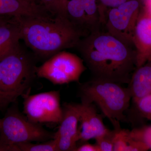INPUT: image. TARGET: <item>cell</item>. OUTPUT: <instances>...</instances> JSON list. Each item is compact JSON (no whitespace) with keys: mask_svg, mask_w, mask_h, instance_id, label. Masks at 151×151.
<instances>
[{"mask_svg":"<svg viewBox=\"0 0 151 151\" xmlns=\"http://www.w3.org/2000/svg\"><path fill=\"white\" fill-rule=\"evenodd\" d=\"M93 78L129 84L135 68L134 48L101 30L92 32L79 41L76 47Z\"/></svg>","mask_w":151,"mask_h":151,"instance_id":"cell-1","label":"cell"},{"mask_svg":"<svg viewBox=\"0 0 151 151\" xmlns=\"http://www.w3.org/2000/svg\"><path fill=\"white\" fill-rule=\"evenodd\" d=\"M50 14L19 18L22 40L37 56L42 58L76 48L88 34L68 17Z\"/></svg>","mask_w":151,"mask_h":151,"instance_id":"cell-2","label":"cell"},{"mask_svg":"<svg viewBox=\"0 0 151 151\" xmlns=\"http://www.w3.org/2000/svg\"><path fill=\"white\" fill-rule=\"evenodd\" d=\"M79 94L82 103L97 104L114 129L121 128L120 122H127L124 113L129 107L132 99L128 87L117 82L93 78L81 84Z\"/></svg>","mask_w":151,"mask_h":151,"instance_id":"cell-3","label":"cell"},{"mask_svg":"<svg viewBox=\"0 0 151 151\" xmlns=\"http://www.w3.org/2000/svg\"><path fill=\"white\" fill-rule=\"evenodd\" d=\"M55 134L39 124L30 121L14 105L1 119L0 151H17L15 145L17 144L47 142L54 139Z\"/></svg>","mask_w":151,"mask_h":151,"instance_id":"cell-4","label":"cell"},{"mask_svg":"<svg viewBox=\"0 0 151 151\" xmlns=\"http://www.w3.org/2000/svg\"><path fill=\"white\" fill-rule=\"evenodd\" d=\"M36 66L32 57L21 47L0 61V89L19 97L29 94Z\"/></svg>","mask_w":151,"mask_h":151,"instance_id":"cell-5","label":"cell"},{"mask_svg":"<svg viewBox=\"0 0 151 151\" xmlns=\"http://www.w3.org/2000/svg\"><path fill=\"white\" fill-rule=\"evenodd\" d=\"M82 58L71 52H58L42 65L36 66V75L54 84L79 82L81 74L86 69Z\"/></svg>","mask_w":151,"mask_h":151,"instance_id":"cell-6","label":"cell"},{"mask_svg":"<svg viewBox=\"0 0 151 151\" xmlns=\"http://www.w3.org/2000/svg\"><path fill=\"white\" fill-rule=\"evenodd\" d=\"M142 6L143 0H128L118 6L107 9L104 24L107 32L134 47L133 35Z\"/></svg>","mask_w":151,"mask_h":151,"instance_id":"cell-7","label":"cell"},{"mask_svg":"<svg viewBox=\"0 0 151 151\" xmlns=\"http://www.w3.org/2000/svg\"><path fill=\"white\" fill-rule=\"evenodd\" d=\"M24 113L31 122L35 124H59L63 116L59 91L42 92L23 96Z\"/></svg>","mask_w":151,"mask_h":151,"instance_id":"cell-8","label":"cell"},{"mask_svg":"<svg viewBox=\"0 0 151 151\" xmlns=\"http://www.w3.org/2000/svg\"><path fill=\"white\" fill-rule=\"evenodd\" d=\"M63 116L58 129L55 133L58 151H76L79 141V114L77 104L65 103L62 107Z\"/></svg>","mask_w":151,"mask_h":151,"instance_id":"cell-9","label":"cell"},{"mask_svg":"<svg viewBox=\"0 0 151 151\" xmlns=\"http://www.w3.org/2000/svg\"><path fill=\"white\" fill-rule=\"evenodd\" d=\"M133 43L137 68L151 60V13L143 6L135 27Z\"/></svg>","mask_w":151,"mask_h":151,"instance_id":"cell-10","label":"cell"},{"mask_svg":"<svg viewBox=\"0 0 151 151\" xmlns=\"http://www.w3.org/2000/svg\"><path fill=\"white\" fill-rule=\"evenodd\" d=\"M79 111V141L85 143L105 133L108 129L93 103L77 104Z\"/></svg>","mask_w":151,"mask_h":151,"instance_id":"cell-11","label":"cell"},{"mask_svg":"<svg viewBox=\"0 0 151 151\" xmlns=\"http://www.w3.org/2000/svg\"><path fill=\"white\" fill-rule=\"evenodd\" d=\"M21 26L19 18L10 17L0 26V61L21 47Z\"/></svg>","mask_w":151,"mask_h":151,"instance_id":"cell-12","label":"cell"},{"mask_svg":"<svg viewBox=\"0 0 151 151\" xmlns=\"http://www.w3.org/2000/svg\"><path fill=\"white\" fill-rule=\"evenodd\" d=\"M49 13L40 4L30 0H0V16H39Z\"/></svg>","mask_w":151,"mask_h":151,"instance_id":"cell-13","label":"cell"},{"mask_svg":"<svg viewBox=\"0 0 151 151\" xmlns=\"http://www.w3.org/2000/svg\"><path fill=\"white\" fill-rule=\"evenodd\" d=\"M132 99L134 103L151 93V60L136 68L129 83Z\"/></svg>","mask_w":151,"mask_h":151,"instance_id":"cell-14","label":"cell"},{"mask_svg":"<svg viewBox=\"0 0 151 151\" xmlns=\"http://www.w3.org/2000/svg\"><path fill=\"white\" fill-rule=\"evenodd\" d=\"M81 1L87 17L89 33L100 29L101 25L105 22V13L99 0Z\"/></svg>","mask_w":151,"mask_h":151,"instance_id":"cell-15","label":"cell"},{"mask_svg":"<svg viewBox=\"0 0 151 151\" xmlns=\"http://www.w3.org/2000/svg\"><path fill=\"white\" fill-rule=\"evenodd\" d=\"M43 6L52 15L68 17L67 6L68 0H39Z\"/></svg>","mask_w":151,"mask_h":151,"instance_id":"cell-16","label":"cell"},{"mask_svg":"<svg viewBox=\"0 0 151 151\" xmlns=\"http://www.w3.org/2000/svg\"><path fill=\"white\" fill-rule=\"evenodd\" d=\"M15 146L17 151H58L56 142L54 139L37 144L20 143Z\"/></svg>","mask_w":151,"mask_h":151,"instance_id":"cell-17","label":"cell"},{"mask_svg":"<svg viewBox=\"0 0 151 151\" xmlns=\"http://www.w3.org/2000/svg\"><path fill=\"white\" fill-rule=\"evenodd\" d=\"M115 134L113 137V150L126 151L129 141L131 139L130 131L126 129H114Z\"/></svg>","mask_w":151,"mask_h":151,"instance_id":"cell-18","label":"cell"},{"mask_svg":"<svg viewBox=\"0 0 151 151\" xmlns=\"http://www.w3.org/2000/svg\"><path fill=\"white\" fill-rule=\"evenodd\" d=\"M115 130H108L103 134L95 138V145L100 151L113 150V140Z\"/></svg>","mask_w":151,"mask_h":151,"instance_id":"cell-19","label":"cell"},{"mask_svg":"<svg viewBox=\"0 0 151 151\" xmlns=\"http://www.w3.org/2000/svg\"><path fill=\"white\" fill-rule=\"evenodd\" d=\"M130 134L132 139L145 143L151 150V125L135 128L130 131Z\"/></svg>","mask_w":151,"mask_h":151,"instance_id":"cell-20","label":"cell"},{"mask_svg":"<svg viewBox=\"0 0 151 151\" xmlns=\"http://www.w3.org/2000/svg\"><path fill=\"white\" fill-rule=\"evenodd\" d=\"M134 103L141 117L151 122V93Z\"/></svg>","mask_w":151,"mask_h":151,"instance_id":"cell-21","label":"cell"},{"mask_svg":"<svg viewBox=\"0 0 151 151\" xmlns=\"http://www.w3.org/2000/svg\"><path fill=\"white\" fill-rule=\"evenodd\" d=\"M19 97L17 94L4 92L0 89V110L6 109L11 103L16 102Z\"/></svg>","mask_w":151,"mask_h":151,"instance_id":"cell-22","label":"cell"},{"mask_svg":"<svg viewBox=\"0 0 151 151\" xmlns=\"http://www.w3.org/2000/svg\"><path fill=\"white\" fill-rule=\"evenodd\" d=\"M149 150H150L148 147L145 143L134 139L131 137L128 143L126 151H146Z\"/></svg>","mask_w":151,"mask_h":151,"instance_id":"cell-23","label":"cell"},{"mask_svg":"<svg viewBox=\"0 0 151 151\" xmlns=\"http://www.w3.org/2000/svg\"><path fill=\"white\" fill-rule=\"evenodd\" d=\"M128 0H99L100 5L105 10L111 8L118 6Z\"/></svg>","mask_w":151,"mask_h":151,"instance_id":"cell-24","label":"cell"},{"mask_svg":"<svg viewBox=\"0 0 151 151\" xmlns=\"http://www.w3.org/2000/svg\"><path fill=\"white\" fill-rule=\"evenodd\" d=\"M76 151H100L96 145L85 143L77 147Z\"/></svg>","mask_w":151,"mask_h":151,"instance_id":"cell-25","label":"cell"},{"mask_svg":"<svg viewBox=\"0 0 151 151\" xmlns=\"http://www.w3.org/2000/svg\"><path fill=\"white\" fill-rule=\"evenodd\" d=\"M143 8L151 13V0H143Z\"/></svg>","mask_w":151,"mask_h":151,"instance_id":"cell-26","label":"cell"},{"mask_svg":"<svg viewBox=\"0 0 151 151\" xmlns=\"http://www.w3.org/2000/svg\"><path fill=\"white\" fill-rule=\"evenodd\" d=\"M10 17H11L0 16V26L4 23Z\"/></svg>","mask_w":151,"mask_h":151,"instance_id":"cell-27","label":"cell"},{"mask_svg":"<svg viewBox=\"0 0 151 151\" xmlns=\"http://www.w3.org/2000/svg\"><path fill=\"white\" fill-rule=\"evenodd\" d=\"M30 1H32L36 2V0H30Z\"/></svg>","mask_w":151,"mask_h":151,"instance_id":"cell-28","label":"cell"},{"mask_svg":"<svg viewBox=\"0 0 151 151\" xmlns=\"http://www.w3.org/2000/svg\"><path fill=\"white\" fill-rule=\"evenodd\" d=\"M1 119H0V127H1Z\"/></svg>","mask_w":151,"mask_h":151,"instance_id":"cell-29","label":"cell"}]
</instances>
